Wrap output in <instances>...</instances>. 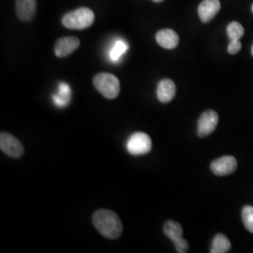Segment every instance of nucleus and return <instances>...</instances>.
Masks as SVG:
<instances>
[{"label":"nucleus","mask_w":253,"mask_h":253,"mask_svg":"<svg viewBox=\"0 0 253 253\" xmlns=\"http://www.w3.org/2000/svg\"><path fill=\"white\" fill-rule=\"evenodd\" d=\"M94 12L88 8H80L65 14L62 18V24L70 29L82 30L90 27L94 23Z\"/></svg>","instance_id":"nucleus-2"},{"label":"nucleus","mask_w":253,"mask_h":253,"mask_svg":"<svg viewBox=\"0 0 253 253\" xmlns=\"http://www.w3.org/2000/svg\"><path fill=\"white\" fill-rule=\"evenodd\" d=\"M80 46V41L76 37H64L57 40L54 45V54L59 57L63 58L73 54Z\"/></svg>","instance_id":"nucleus-8"},{"label":"nucleus","mask_w":253,"mask_h":253,"mask_svg":"<svg viewBox=\"0 0 253 253\" xmlns=\"http://www.w3.org/2000/svg\"><path fill=\"white\" fill-rule=\"evenodd\" d=\"M93 84L96 89L108 100H114L119 95L120 83L118 77L111 73L97 74L93 79Z\"/></svg>","instance_id":"nucleus-3"},{"label":"nucleus","mask_w":253,"mask_h":253,"mask_svg":"<svg viewBox=\"0 0 253 253\" xmlns=\"http://www.w3.org/2000/svg\"><path fill=\"white\" fill-rule=\"evenodd\" d=\"M92 222L100 235L108 239H117L123 232L120 217L112 210H97L93 214Z\"/></svg>","instance_id":"nucleus-1"},{"label":"nucleus","mask_w":253,"mask_h":253,"mask_svg":"<svg viewBox=\"0 0 253 253\" xmlns=\"http://www.w3.org/2000/svg\"><path fill=\"white\" fill-rule=\"evenodd\" d=\"M220 9L219 0H204L198 7V14L203 23H208Z\"/></svg>","instance_id":"nucleus-9"},{"label":"nucleus","mask_w":253,"mask_h":253,"mask_svg":"<svg viewBox=\"0 0 253 253\" xmlns=\"http://www.w3.org/2000/svg\"></svg>","instance_id":"nucleus-23"},{"label":"nucleus","mask_w":253,"mask_h":253,"mask_svg":"<svg viewBox=\"0 0 253 253\" xmlns=\"http://www.w3.org/2000/svg\"><path fill=\"white\" fill-rule=\"evenodd\" d=\"M244 27L238 22H232L227 27V34L230 40H240L244 35Z\"/></svg>","instance_id":"nucleus-17"},{"label":"nucleus","mask_w":253,"mask_h":253,"mask_svg":"<svg viewBox=\"0 0 253 253\" xmlns=\"http://www.w3.org/2000/svg\"><path fill=\"white\" fill-rule=\"evenodd\" d=\"M152 1H154V2H162L163 0H152Z\"/></svg>","instance_id":"nucleus-21"},{"label":"nucleus","mask_w":253,"mask_h":253,"mask_svg":"<svg viewBox=\"0 0 253 253\" xmlns=\"http://www.w3.org/2000/svg\"><path fill=\"white\" fill-rule=\"evenodd\" d=\"M72 100V89L66 83H60L57 92L53 95V100L57 107L67 106Z\"/></svg>","instance_id":"nucleus-13"},{"label":"nucleus","mask_w":253,"mask_h":253,"mask_svg":"<svg viewBox=\"0 0 253 253\" xmlns=\"http://www.w3.org/2000/svg\"><path fill=\"white\" fill-rule=\"evenodd\" d=\"M36 11V0H16V14L24 22L34 17Z\"/></svg>","instance_id":"nucleus-12"},{"label":"nucleus","mask_w":253,"mask_h":253,"mask_svg":"<svg viewBox=\"0 0 253 253\" xmlns=\"http://www.w3.org/2000/svg\"><path fill=\"white\" fill-rule=\"evenodd\" d=\"M218 115L217 112H215L214 110H208L204 112L198 120L197 134L201 138L210 135L216 129Z\"/></svg>","instance_id":"nucleus-6"},{"label":"nucleus","mask_w":253,"mask_h":253,"mask_svg":"<svg viewBox=\"0 0 253 253\" xmlns=\"http://www.w3.org/2000/svg\"><path fill=\"white\" fill-rule=\"evenodd\" d=\"M241 47L242 44L239 40H232L228 46V52L231 54H237L241 50Z\"/></svg>","instance_id":"nucleus-20"},{"label":"nucleus","mask_w":253,"mask_h":253,"mask_svg":"<svg viewBox=\"0 0 253 253\" xmlns=\"http://www.w3.org/2000/svg\"><path fill=\"white\" fill-rule=\"evenodd\" d=\"M176 87L174 83L170 79H163L159 83L157 96L158 100L163 103H168L174 98Z\"/></svg>","instance_id":"nucleus-11"},{"label":"nucleus","mask_w":253,"mask_h":253,"mask_svg":"<svg viewBox=\"0 0 253 253\" xmlns=\"http://www.w3.org/2000/svg\"><path fill=\"white\" fill-rule=\"evenodd\" d=\"M126 149L133 156H140L149 153L152 149V141L145 132H135L129 137Z\"/></svg>","instance_id":"nucleus-4"},{"label":"nucleus","mask_w":253,"mask_h":253,"mask_svg":"<svg viewBox=\"0 0 253 253\" xmlns=\"http://www.w3.org/2000/svg\"><path fill=\"white\" fill-rule=\"evenodd\" d=\"M242 220L246 229L253 234V207L246 206L242 209Z\"/></svg>","instance_id":"nucleus-18"},{"label":"nucleus","mask_w":253,"mask_h":253,"mask_svg":"<svg viewBox=\"0 0 253 253\" xmlns=\"http://www.w3.org/2000/svg\"><path fill=\"white\" fill-rule=\"evenodd\" d=\"M174 247H175V250L178 253H186L189 252V243L186 239H184L183 237L179 239L178 241L174 242L173 243Z\"/></svg>","instance_id":"nucleus-19"},{"label":"nucleus","mask_w":253,"mask_h":253,"mask_svg":"<svg viewBox=\"0 0 253 253\" xmlns=\"http://www.w3.org/2000/svg\"><path fill=\"white\" fill-rule=\"evenodd\" d=\"M231 249V242L223 234H217L211 245V253H228Z\"/></svg>","instance_id":"nucleus-15"},{"label":"nucleus","mask_w":253,"mask_h":253,"mask_svg":"<svg viewBox=\"0 0 253 253\" xmlns=\"http://www.w3.org/2000/svg\"><path fill=\"white\" fill-rule=\"evenodd\" d=\"M237 167V162L233 156H224L213 161L210 168L211 171L218 176H224L235 172Z\"/></svg>","instance_id":"nucleus-7"},{"label":"nucleus","mask_w":253,"mask_h":253,"mask_svg":"<svg viewBox=\"0 0 253 253\" xmlns=\"http://www.w3.org/2000/svg\"><path fill=\"white\" fill-rule=\"evenodd\" d=\"M163 232L165 235L171 239L172 243L178 241L183 237V228L180 223L174 220H168L163 225Z\"/></svg>","instance_id":"nucleus-14"},{"label":"nucleus","mask_w":253,"mask_h":253,"mask_svg":"<svg viewBox=\"0 0 253 253\" xmlns=\"http://www.w3.org/2000/svg\"><path fill=\"white\" fill-rule=\"evenodd\" d=\"M156 40L159 45L162 46L165 49H174L178 45L179 42V37L176 32H174L172 29H162L160 30L157 35Z\"/></svg>","instance_id":"nucleus-10"},{"label":"nucleus","mask_w":253,"mask_h":253,"mask_svg":"<svg viewBox=\"0 0 253 253\" xmlns=\"http://www.w3.org/2000/svg\"><path fill=\"white\" fill-rule=\"evenodd\" d=\"M0 149L12 159H19L24 154V147L18 139L5 131L0 133Z\"/></svg>","instance_id":"nucleus-5"},{"label":"nucleus","mask_w":253,"mask_h":253,"mask_svg":"<svg viewBox=\"0 0 253 253\" xmlns=\"http://www.w3.org/2000/svg\"><path fill=\"white\" fill-rule=\"evenodd\" d=\"M127 48L128 45L125 41L118 40L115 42L113 48L110 51V54H109L110 59L114 62H117L120 59V57L126 53Z\"/></svg>","instance_id":"nucleus-16"},{"label":"nucleus","mask_w":253,"mask_h":253,"mask_svg":"<svg viewBox=\"0 0 253 253\" xmlns=\"http://www.w3.org/2000/svg\"><path fill=\"white\" fill-rule=\"evenodd\" d=\"M252 53H253V48H252Z\"/></svg>","instance_id":"nucleus-22"}]
</instances>
